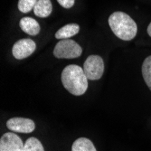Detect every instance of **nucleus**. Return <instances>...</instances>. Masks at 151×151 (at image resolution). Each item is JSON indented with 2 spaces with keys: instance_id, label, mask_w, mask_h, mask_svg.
<instances>
[{
  "instance_id": "nucleus-1",
  "label": "nucleus",
  "mask_w": 151,
  "mask_h": 151,
  "mask_svg": "<svg viewBox=\"0 0 151 151\" xmlns=\"http://www.w3.org/2000/svg\"><path fill=\"white\" fill-rule=\"evenodd\" d=\"M61 79L64 88L73 95H82L88 89V78L83 69L78 65L66 66L63 70Z\"/></svg>"
},
{
  "instance_id": "nucleus-2",
  "label": "nucleus",
  "mask_w": 151,
  "mask_h": 151,
  "mask_svg": "<svg viewBox=\"0 0 151 151\" xmlns=\"http://www.w3.org/2000/svg\"><path fill=\"white\" fill-rule=\"evenodd\" d=\"M109 24L114 35L121 40H132L138 31L135 21L124 12H114L109 17Z\"/></svg>"
},
{
  "instance_id": "nucleus-3",
  "label": "nucleus",
  "mask_w": 151,
  "mask_h": 151,
  "mask_svg": "<svg viewBox=\"0 0 151 151\" xmlns=\"http://www.w3.org/2000/svg\"><path fill=\"white\" fill-rule=\"evenodd\" d=\"M81 47L73 40L63 39L57 43L53 49V55L59 59H73L81 56Z\"/></svg>"
},
{
  "instance_id": "nucleus-4",
  "label": "nucleus",
  "mask_w": 151,
  "mask_h": 151,
  "mask_svg": "<svg viewBox=\"0 0 151 151\" xmlns=\"http://www.w3.org/2000/svg\"><path fill=\"white\" fill-rule=\"evenodd\" d=\"M83 71L88 80L96 81L101 78L104 73V62L99 55H90L83 64Z\"/></svg>"
},
{
  "instance_id": "nucleus-5",
  "label": "nucleus",
  "mask_w": 151,
  "mask_h": 151,
  "mask_svg": "<svg viewBox=\"0 0 151 151\" xmlns=\"http://www.w3.org/2000/svg\"><path fill=\"white\" fill-rule=\"evenodd\" d=\"M36 45L32 39H21L13 45L12 53L14 57L22 60L29 57L35 51Z\"/></svg>"
},
{
  "instance_id": "nucleus-6",
  "label": "nucleus",
  "mask_w": 151,
  "mask_h": 151,
  "mask_svg": "<svg viewBox=\"0 0 151 151\" xmlns=\"http://www.w3.org/2000/svg\"><path fill=\"white\" fill-rule=\"evenodd\" d=\"M24 144L17 134L5 133L0 139V151H24Z\"/></svg>"
},
{
  "instance_id": "nucleus-7",
  "label": "nucleus",
  "mask_w": 151,
  "mask_h": 151,
  "mask_svg": "<svg viewBox=\"0 0 151 151\" xmlns=\"http://www.w3.org/2000/svg\"><path fill=\"white\" fill-rule=\"evenodd\" d=\"M6 127L12 132L19 133H31L35 129V122L25 118H12L7 120Z\"/></svg>"
},
{
  "instance_id": "nucleus-8",
  "label": "nucleus",
  "mask_w": 151,
  "mask_h": 151,
  "mask_svg": "<svg viewBox=\"0 0 151 151\" xmlns=\"http://www.w3.org/2000/svg\"><path fill=\"white\" fill-rule=\"evenodd\" d=\"M19 25L25 34L30 35H37L41 29L38 22L32 17H23L20 20Z\"/></svg>"
},
{
  "instance_id": "nucleus-9",
  "label": "nucleus",
  "mask_w": 151,
  "mask_h": 151,
  "mask_svg": "<svg viewBox=\"0 0 151 151\" xmlns=\"http://www.w3.org/2000/svg\"><path fill=\"white\" fill-rule=\"evenodd\" d=\"M52 10V6L50 0H37L34 7L35 15L41 18L49 17Z\"/></svg>"
},
{
  "instance_id": "nucleus-10",
  "label": "nucleus",
  "mask_w": 151,
  "mask_h": 151,
  "mask_svg": "<svg viewBox=\"0 0 151 151\" xmlns=\"http://www.w3.org/2000/svg\"><path fill=\"white\" fill-rule=\"evenodd\" d=\"M80 31V26L77 24H68L62 28H60L56 34H55V38L59 40H63V39H70L72 36L77 35Z\"/></svg>"
},
{
  "instance_id": "nucleus-11",
  "label": "nucleus",
  "mask_w": 151,
  "mask_h": 151,
  "mask_svg": "<svg viewBox=\"0 0 151 151\" xmlns=\"http://www.w3.org/2000/svg\"><path fill=\"white\" fill-rule=\"evenodd\" d=\"M72 151H97L93 145V143L86 139L80 138L74 141L72 147Z\"/></svg>"
},
{
  "instance_id": "nucleus-12",
  "label": "nucleus",
  "mask_w": 151,
  "mask_h": 151,
  "mask_svg": "<svg viewBox=\"0 0 151 151\" xmlns=\"http://www.w3.org/2000/svg\"><path fill=\"white\" fill-rule=\"evenodd\" d=\"M142 75L147 87L151 91V55L147 57L142 64Z\"/></svg>"
},
{
  "instance_id": "nucleus-13",
  "label": "nucleus",
  "mask_w": 151,
  "mask_h": 151,
  "mask_svg": "<svg viewBox=\"0 0 151 151\" xmlns=\"http://www.w3.org/2000/svg\"><path fill=\"white\" fill-rule=\"evenodd\" d=\"M24 151H45L44 147L36 138H30L24 143Z\"/></svg>"
},
{
  "instance_id": "nucleus-14",
  "label": "nucleus",
  "mask_w": 151,
  "mask_h": 151,
  "mask_svg": "<svg viewBox=\"0 0 151 151\" xmlns=\"http://www.w3.org/2000/svg\"><path fill=\"white\" fill-rule=\"evenodd\" d=\"M37 0H19L18 9L22 13H28L34 9Z\"/></svg>"
},
{
  "instance_id": "nucleus-15",
  "label": "nucleus",
  "mask_w": 151,
  "mask_h": 151,
  "mask_svg": "<svg viewBox=\"0 0 151 151\" xmlns=\"http://www.w3.org/2000/svg\"><path fill=\"white\" fill-rule=\"evenodd\" d=\"M75 0H57V2L64 8H71L73 6Z\"/></svg>"
},
{
  "instance_id": "nucleus-16",
  "label": "nucleus",
  "mask_w": 151,
  "mask_h": 151,
  "mask_svg": "<svg viewBox=\"0 0 151 151\" xmlns=\"http://www.w3.org/2000/svg\"><path fill=\"white\" fill-rule=\"evenodd\" d=\"M147 34H148V35L151 37V23L148 24V26H147Z\"/></svg>"
}]
</instances>
